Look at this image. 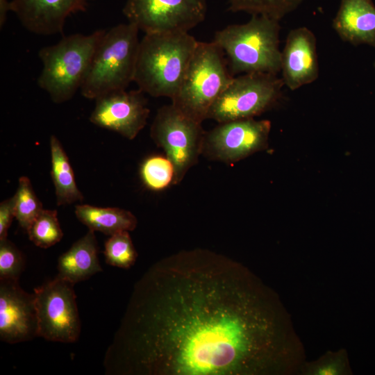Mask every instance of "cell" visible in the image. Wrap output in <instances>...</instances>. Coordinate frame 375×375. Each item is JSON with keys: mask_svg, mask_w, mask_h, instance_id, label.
<instances>
[{"mask_svg": "<svg viewBox=\"0 0 375 375\" xmlns=\"http://www.w3.org/2000/svg\"><path fill=\"white\" fill-rule=\"evenodd\" d=\"M303 360L277 295L241 264L196 249L137 283L103 365L108 374L283 375Z\"/></svg>", "mask_w": 375, "mask_h": 375, "instance_id": "1", "label": "cell"}, {"mask_svg": "<svg viewBox=\"0 0 375 375\" xmlns=\"http://www.w3.org/2000/svg\"><path fill=\"white\" fill-rule=\"evenodd\" d=\"M198 41L188 33H145L140 41L134 82L153 97L177 93Z\"/></svg>", "mask_w": 375, "mask_h": 375, "instance_id": "2", "label": "cell"}, {"mask_svg": "<svg viewBox=\"0 0 375 375\" xmlns=\"http://www.w3.org/2000/svg\"><path fill=\"white\" fill-rule=\"evenodd\" d=\"M279 21L253 15L247 23L231 24L215 33V42L228 58L232 75L281 72Z\"/></svg>", "mask_w": 375, "mask_h": 375, "instance_id": "3", "label": "cell"}, {"mask_svg": "<svg viewBox=\"0 0 375 375\" xmlns=\"http://www.w3.org/2000/svg\"><path fill=\"white\" fill-rule=\"evenodd\" d=\"M139 31L128 22L106 31L80 88L85 98L96 100L110 92L126 90L134 81Z\"/></svg>", "mask_w": 375, "mask_h": 375, "instance_id": "4", "label": "cell"}, {"mask_svg": "<svg viewBox=\"0 0 375 375\" xmlns=\"http://www.w3.org/2000/svg\"><path fill=\"white\" fill-rule=\"evenodd\" d=\"M106 31L99 29L89 35H69L53 45L40 49L38 56L42 69L38 85L53 102H66L80 90Z\"/></svg>", "mask_w": 375, "mask_h": 375, "instance_id": "5", "label": "cell"}, {"mask_svg": "<svg viewBox=\"0 0 375 375\" xmlns=\"http://www.w3.org/2000/svg\"><path fill=\"white\" fill-rule=\"evenodd\" d=\"M233 76L224 52L213 41L199 42L179 89L172 100L178 110L202 123Z\"/></svg>", "mask_w": 375, "mask_h": 375, "instance_id": "6", "label": "cell"}, {"mask_svg": "<svg viewBox=\"0 0 375 375\" xmlns=\"http://www.w3.org/2000/svg\"><path fill=\"white\" fill-rule=\"evenodd\" d=\"M201 124L184 115L172 103L160 107L156 112L150 135L174 166L173 185L179 184L183 180L202 154L206 131Z\"/></svg>", "mask_w": 375, "mask_h": 375, "instance_id": "7", "label": "cell"}, {"mask_svg": "<svg viewBox=\"0 0 375 375\" xmlns=\"http://www.w3.org/2000/svg\"><path fill=\"white\" fill-rule=\"evenodd\" d=\"M284 83L267 73H247L233 76L210 107L207 119L218 123L253 118L278 99Z\"/></svg>", "mask_w": 375, "mask_h": 375, "instance_id": "8", "label": "cell"}, {"mask_svg": "<svg viewBox=\"0 0 375 375\" xmlns=\"http://www.w3.org/2000/svg\"><path fill=\"white\" fill-rule=\"evenodd\" d=\"M74 285L57 276L34 289L38 337L62 343L78 340L81 321Z\"/></svg>", "mask_w": 375, "mask_h": 375, "instance_id": "9", "label": "cell"}, {"mask_svg": "<svg viewBox=\"0 0 375 375\" xmlns=\"http://www.w3.org/2000/svg\"><path fill=\"white\" fill-rule=\"evenodd\" d=\"M206 0H126L123 13L144 33L188 31L201 23Z\"/></svg>", "mask_w": 375, "mask_h": 375, "instance_id": "10", "label": "cell"}, {"mask_svg": "<svg viewBox=\"0 0 375 375\" xmlns=\"http://www.w3.org/2000/svg\"><path fill=\"white\" fill-rule=\"evenodd\" d=\"M271 123L253 118L230 121L206 131L202 154L211 160L238 162L267 147Z\"/></svg>", "mask_w": 375, "mask_h": 375, "instance_id": "11", "label": "cell"}, {"mask_svg": "<svg viewBox=\"0 0 375 375\" xmlns=\"http://www.w3.org/2000/svg\"><path fill=\"white\" fill-rule=\"evenodd\" d=\"M95 101L90 121L99 127L133 140L147 124L150 110L144 92L139 89L112 92Z\"/></svg>", "mask_w": 375, "mask_h": 375, "instance_id": "12", "label": "cell"}, {"mask_svg": "<svg viewBox=\"0 0 375 375\" xmlns=\"http://www.w3.org/2000/svg\"><path fill=\"white\" fill-rule=\"evenodd\" d=\"M35 294L24 291L18 281L0 280V339L12 344L37 336Z\"/></svg>", "mask_w": 375, "mask_h": 375, "instance_id": "13", "label": "cell"}, {"mask_svg": "<svg viewBox=\"0 0 375 375\" xmlns=\"http://www.w3.org/2000/svg\"><path fill=\"white\" fill-rule=\"evenodd\" d=\"M281 78L284 85L295 90L316 81L319 76L317 40L305 26L288 33L281 51Z\"/></svg>", "mask_w": 375, "mask_h": 375, "instance_id": "14", "label": "cell"}, {"mask_svg": "<svg viewBox=\"0 0 375 375\" xmlns=\"http://www.w3.org/2000/svg\"><path fill=\"white\" fill-rule=\"evenodd\" d=\"M88 0H11L13 12L28 31L42 35L62 32L67 19L85 12Z\"/></svg>", "mask_w": 375, "mask_h": 375, "instance_id": "15", "label": "cell"}, {"mask_svg": "<svg viewBox=\"0 0 375 375\" xmlns=\"http://www.w3.org/2000/svg\"><path fill=\"white\" fill-rule=\"evenodd\" d=\"M332 26L339 37L353 45L375 47V5L372 0H341Z\"/></svg>", "mask_w": 375, "mask_h": 375, "instance_id": "16", "label": "cell"}, {"mask_svg": "<svg viewBox=\"0 0 375 375\" xmlns=\"http://www.w3.org/2000/svg\"><path fill=\"white\" fill-rule=\"evenodd\" d=\"M94 231L88 230L58 259V276L76 283L102 271Z\"/></svg>", "mask_w": 375, "mask_h": 375, "instance_id": "17", "label": "cell"}, {"mask_svg": "<svg viewBox=\"0 0 375 375\" xmlns=\"http://www.w3.org/2000/svg\"><path fill=\"white\" fill-rule=\"evenodd\" d=\"M75 215L88 229L108 235L122 231H132L138 224L136 217L131 211L115 207L76 205Z\"/></svg>", "mask_w": 375, "mask_h": 375, "instance_id": "18", "label": "cell"}, {"mask_svg": "<svg viewBox=\"0 0 375 375\" xmlns=\"http://www.w3.org/2000/svg\"><path fill=\"white\" fill-rule=\"evenodd\" d=\"M51 170L58 206L70 205L82 201L83 196L76 185L74 170L60 140L50 137Z\"/></svg>", "mask_w": 375, "mask_h": 375, "instance_id": "19", "label": "cell"}, {"mask_svg": "<svg viewBox=\"0 0 375 375\" xmlns=\"http://www.w3.org/2000/svg\"><path fill=\"white\" fill-rule=\"evenodd\" d=\"M232 12L265 15L280 21L295 10L304 0H228Z\"/></svg>", "mask_w": 375, "mask_h": 375, "instance_id": "20", "label": "cell"}, {"mask_svg": "<svg viewBox=\"0 0 375 375\" xmlns=\"http://www.w3.org/2000/svg\"><path fill=\"white\" fill-rule=\"evenodd\" d=\"M29 240L37 247L49 248L63 236L56 210L43 209L26 230Z\"/></svg>", "mask_w": 375, "mask_h": 375, "instance_id": "21", "label": "cell"}, {"mask_svg": "<svg viewBox=\"0 0 375 375\" xmlns=\"http://www.w3.org/2000/svg\"><path fill=\"white\" fill-rule=\"evenodd\" d=\"M15 197V218L26 231L43 210L42 204L36 196L29 178L22 176L19 179Z\"/></svg>", "mask_w": 375, "mask_h": 375, "instance_id": "22", "label": "cell"}, {"mask_svg": "<svg viewBox=\"0 0 375 375\" xmlns=\"http://www.w3.org/2000/svg\"><path fill=\"white\" fill-rule=\"evenodd\" d=\"M140 176L148 188L158 191L173 183L174 168L166 156H152L142 164Z\"/></svg>", "mask_w": 375, "mask_h": 375, "instance_id": "23", "label": "cell"}, {"mask_svg": "<svg viewBox=\"0 0 375 375\" xmlns=\"http://www.w3.org/2000/svg\"><path fill=\"white\" fill-rule=\"evenodd\" d=\"M128 232L117 233L106 241L103 253L107 264L123 269L134 265L138 253Z\"/></svg>", "mask_w": 375, "mask_h": 375, "instance_id": "24", "label": "cell"}, {"mask_svg": "<svg viewBox=\"0 0 375 375\" xmlns=\"http://www.w3.org/2000/svg\"><path fill=\"white\" fill-rule=\"evenodd\" d=\"M301 372L308 375H346L351 374L345 351L329 352L312 363L305 364Z\"/></svg>", "mask_w": 375, "mask_h": 375, "instance_id": "25", "label": "cell"}, {"mask_svg": "<svg viewBox=\"0 0 375 375\" xmlns=\"http://www.w3.org/2000/svg\"><path fill=\"white\" fill-rule=\"evenodd\" d=\"M22 252L8 238L0 240V280L18 281L24 269Z\"/></svg>", "mask_w": 375, "mask_h": 375, "instance_id": "26", "label": "cell"}, {"mask_svg": "<svg viewBox=\"0 0 375 375\" xmlns=\"http://www.w3.org/2000/svg\"><path fill=\"white\" fill-rule=\"evenodd\" d=\"M14 217H15V195L0 203V240L7 238L8 231Z\"/></svg>", "mask_w": 375, "mask_h": 375, "instance_id": "27", "label": "cell"}, {"mask_svg": "<svg viewBox=\"0 0 375 375\" xmlns=\"http://www.w3.org/2000/svg\"><path fill=\"white\" fill-rule=\"evenodd\" d=\"M10 11V1L8 0H0V26L1 28L3 26L7 14Z\"/></svg>", "mask_w": 375, "mask_h": 375, "instance_id": "28", "label": "cell"}, {"mask_svg": "<svg viewBox=\"0 0 375 375\" xmlns=\"http://www.w3.org/2000/svg\"><path fill=\"white\" fill-rule=\"evenodd\" d=\"M374 69H375V62H374Z\"/></svg>", "mask_w": 375, "mask_h": 375, "instance_id": "29", "label": "cell"}]
</instances>
